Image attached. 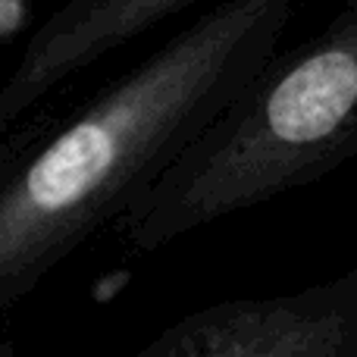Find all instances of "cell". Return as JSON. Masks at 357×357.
Returning <instances> with one entry per match:
<instances>
[{
    "label": "cell",
    "mask_w": 357,
    "mask_h": 357,
    "mask_svg": "<svg viewBox=\"0 0 357 357\" xmlns=\"http://www.w3.org/2000/svg\"><path fill=\"white\" fill-rule=\"evenodd\" d=\"M142 357H357V266L266 298H229L185 314Z\"/></svg>",
    "instance_id": "3"
},
{
    "label": "cell",
    "mask_w": 357,
    "mask_h": 357,
    "mask_svg": "<svg viewBox=\"0 0 357 357\" xmlns=\"http://www.w3.org/2000/svg\"><path fill=\"white\" fill-rule=\"evenodd\" d=\"M204 0H69L50 13L0 88V142L50 91Z\"/></svg>",
    "instance_id": "4"
},
{
    "label": "cell",
    "mask_w": 357,
    "mask_h": 357,
    "mask_svg": "<svg viewBox=\"0 0 357 357\" xmlns=\"http://www.w3.org/2000/svg\"><path fill=\"white\" fill-rule=\"evenodd\" d=\"M301 0H213L25 154L0 144V317L113 226L279 47Z\"/></svg>",
    "instance_id": "1"
},
{
    "label": "cell",
    "mask_w": 357,
    "mask_h": 357,
    "mask_svg": "<svg viewBox=\"0 0 357 357\" xmlns=\"http://www.w3.org/2000/svg\"><path fill=\"white\" fill-rule=\"evenodd\" d=\"M357 157V0L273 50L113 222L138 254L323 182Z\"/></svg>",
    "instance_id": "2"
}]
</instances>
